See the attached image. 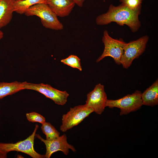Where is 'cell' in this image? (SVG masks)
Wrapping results in <instances>:
<instances>
[{
    "mask_svg": "<svg viewBox=\"0 0 158 158\" xmlns=\"http://www.w3.org/2000/svg\"><path fill=\"white\" fill-rule=\"evenodd\" d=\"M141 7V6L135 10H132L121 4L117 6L111 4L106 13L97 16L96 23L102 25L115 22L121 26L126 25L132 32H136L141 26L139 16L140 14Z\"/></svg>",
    "mask_w": 158,
    "mask_h": 158,
    "instance_id": "6da1fadb",
    "label": "cell"
},
{
    "mask_svg": "<svg viewBox=\"0 0 158 158\" xmlns=\"http://www.w3.org/2000/svg\"><path fill=\"white\" fill-rule=\"evenodd\" d=\"M24 14L28 16H35L38 17L42 25L46 28L56 30L63 29V25L57 15L46 4L33 5L28 8Z\"/></svg>",
    "mask_w": 158,
    "mask_h": 158,
    "instance_id": "7a4b0ae2",
    "label": "cell"
},
{
    "mask_svg": "<svg viewBox=\"0 0 158 158\" xmlns=\"http://www.w3.org/2000/svg\"><path fill=\"white\" fill-rule=\"evenodd\" d=\"M141 94V91L137 90L131 94H128L118 99H107L106 107L118 108L120 110V115H127L140 109L143 105Z\"/></svg>",
    "mask_w": 158,
    "mask_h": 158,
    "instance_id": "3957f363",
    "label": "cell"
},
{
    "mask_svg": "<svg viewBox=\"0 0 158 158\" xmlns=\"http://www.w3.org/2000/svg\"><path fill=\"white\" fill-rule=\"evenodd\" d=\"M102 42L104 45V51L96 60L98 63L107 56L112 58L116 63L121 64V61L123 54L124 49L126 44L122 39H114L109 35L105 30L103 32Z\"/></svg>",
    "mask_w": 158,
    "mask_h": 158,
    "instance_id": "277c9868",
    "label": "cell"
},
{
    "mask_svg": "<svg viewBox=\"0 0 158 158\" xmlns=\"http://www.w3.org/2000/svg\"><path fill=\"white\" fill-rule=\"evenodd\" d=\"M39 126L36 124L32 134L25 139L15 143L0 142V150L8 153L16 151L25 153L33 158H44L45 155L37 152L34 148L35 137Z\"/></svg>",
    "mask_w": 158,
    "mask_h": 158,
    "instance_id": "5b68a950",
    "label": "cell"
},
{
    "mask_svg": "<svg viewBox=\"0 0 158 158\" xmlns=\"http://www.w3.org/2000/svg\"><path fill=\"white\" fill-rule=\"evenodd\" d=\"M93 112L92 109L85 104L71 107L69 110L62 116L60 130L63 132H66L78 125Z\"/></svg>",
    "mask_w": 158,
    "mask_h": 158,
    "instance_id": "8992f818",
    "label": "cell"
},
{
    "mask_svg": "<svg viewBox=\"0 0 158 158\" xmlns=\"http://www.w3.org/2000/svg\"><path fill=\"white\" fill-rule=\"evenodd\" d=\"M148 39V36L146 35L126 43L121 61V64L123 68H128L133 61L143 53Z\"/></svg>",
    "mask_w": 158,
    "mask_h": 158,
    "instance_id": "52a82bcc",
    "label": "cell"
},
{
    "mask_svg": "<svg viewBox=\"0 0 158 158\" xmlns=\"http://www.w3.org/2000/svg\"><path fill=\"white\" fill-rule=\"evenodd\" d=\"M24 89L37 91L51 99L55 104L62 106L66 104L69 96L66 91H61L43 83L36 84L25 81Z\"/></svg>",
    "mask_w": 158,
    "mask_h": 158,
    "instance_id": "ba28073f",
    "label": "cell"
},
{
    "mask_svg": "<svg viewBox=\"0 0 158 158\" xmlns=\"http://www.w3.org/2000/svg\"><path fill=\"white\" fill-rule=\"evenodd\" d=\"M85 105L92 108L94 112L100 115L106 107L107 96L104 86L100 83L96 85L94 89L88 93Z\"/></svg>",
    "mask_w": 158,
    "mask_h": 158,
    "instance_id": "9c48e42d",
    "label": "cell"
},
{
    "mask_svg": "<svg viewBox=\"0 0 158 158\" xmlns=\"http://www.w3.org/2000/svg\"><path fill=\"white\" fill-rule=\"evenodd\" d=\"M35 136L43 142L45 145L46 152L44 155L46 158H49L53 153L58 151H61L66 155L68 154L69 149L74 152L76 151L74 147L67 142L66 134L51 140L44 139L39 134H36Z\"/></svg>",
    "mask_w": 158,
    "mask_h": 158,
    "instance_id": "30bf717a",
    "label": "cell"
},
{
    "mask_svg": "<svg viewBox=\"0 0 158 158\" xmlns=\"http://www.w3.org/2000/svg\"><path fill=\"white\" fill-rule=\"evenodd\" d=\"M46 4L57 16L69 15L75 4L72 0H47Z\"/></svg>",
    "mask_w": 158,
    "mask_h": 158,
    "instance_id": "8fae6325",
    "label": "cell"
},
{
    "mask_svg": "<svg viewBox=\"0 0 158 158\" xmlns=\"http://www.w3.org/2000/svg\"><path fill=\"white\" fill-rule=\"evenodd\" d=\"M15 0H0V29L8 25L11 21L14 12Z\"/></svg>",
    "mask_w": 158,
    "mask_h": 158,
    "instance_id": "7c38bea8",
    "label": "cell"
},
{
    "mask_svg": "<svg viewBox=\"0 0 158 158\" xmlns=\"http://www.w3.org/2000/svg\"><path fill=\"white\" fill-rule=\"evenodd\" d=\"M143 105L153 107L158 104V80L142 93Z\"/></svg>",
    "mask_w": 158,
    "mask_h": 158,
    "instance_id": "4fadbf2b",
    "label": "cell"
},
{
    "mask_svg": "<svg viewBox=\"0 0 158 158\" xmlns=\"http://www.w3.org/2000/svg\"><path fill=\"white\" fill-rule=\"evenodd\" d=\"M25 81L0 83V99L24 90Z\"/></svg>",
    "mask_w": 158,
    "mask_h": 158,
    "instance_id": "5bb4252c",
    "label": "cell"
},
{
    "mask_svg": "<svg viewBox=\"0 0 158 158\" xmlns=\"http://www.w3.org/2000/svg\"><path fill=\"white\" fill-rule=\"evenodd\" d=\"M47 0H15L14 4V12L18 13L24 14L30 7L37 4H46Z\"/></svg>",
    "mask_w": 158,
    "mask_h": 158,
    "instance_id": "9a60e30c",
    "label": "cell"
},
{
    "mask_svg": "<svg viewBox=\"0 0 158 158\" xmlns=\"http://www.w3.org/2000/svg\"><path fill=\"white\" fill-rule=\"evenodd\" d=\"M42 133L45 135L46 140H52L59 137L60 133L49 122H46L42 124L41 127Z\"/></svg>",
    "mask_w": 158,
    "mask_h": 158,
    "instance_id": "2e32d148",
    "label": "cell"
},
{
    "mask_svg": "<svg viewBox=\"0 0 158 158\" xmlns=\"http://www.w3.org/2000/svg\"><path fill=\"white\" fill-rule=\"evenodd\" d=\"M61 61L64 64L73 68H77L80 71H82L80 60L77 56L70 55L67 58L61 59Z\"/></svg>",
    "mask_w": 158,
    "mask_h": 158,
    "instance_id": "e0dca14e",
    "label": "cell"
},
{
    "mask_svg": "<svg viewBox=\"0 0 158 158\" xmlns=\"http://www.w3.org/2000/svg\"><path fill=\"white\" fill-rule=\"evenodd\" d=\"M27 120L32 122H38L42 124L46 122L45 118L41 115L35 112L27 113L26 114Z\"/></svg>",
    "mask_w": 158,
    "mask_h": 158,
    "instance_id": "ac0fdd59",
    "label": "cell"
},
{
    "mask_svg": "<svg viewBox=\"0 0 158 158\" xmlns=\"http://www.w3.org/2000/svg\"><path fill=\"white\" fill-rule=\"evenodd\" d=\"M121 4L132 10H135L141 6L142 0H119Z\"/></svg>",
    "mask_w": 158,
    "mask_h": 158,
    "instance_id": "d6986e66",
    "label": "cell"
},
{
    "mask_svg": "<svg viewBox=\"0 0 158 158\" xmlns=\"http://www.w3.org/2000/svg\"><path fill=\"white\" fill-rule=\"evenodd\" d=\"M77 5L80 7H82L83 6V4L85 0H72Z\"/></svg>",
    "mask_w": 158,
    "mask_h": 158,
    "instance_id": "ffe728a7",
    "label": "cell"
},
{
    "mask_svg": "<svg viewBox=\"0 0 158 158\" xmlns=\"http://www.w3.org/2000/svg\"><path fill=\"white\" fill-rule=\"evenodd\" d=\"M7 153L0 150V158L7 157Z\"/></svg>",
    "mask_w": 158,
    "mask_h": 158,
    "instance_id": "44dd1931",
    "label": "cell"
},
{
    "mask_svg": "<svg viewBox=\"0 0 158 158\" xmlns=\"http://www.w3.org/2000/svg\"><path fill=\"white\" fill-rule=\"evenodd\" d=\"M4 37V33L2 31L0 30V40H1Z\"/></svg>",
    "mask_w": 158,
    "mask_h": 158,
    "instance_id": "7402d4cb",
    "label": "cell"
}]
</instances>
